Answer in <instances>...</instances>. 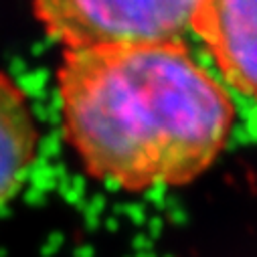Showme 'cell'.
Returning <instances> with one entry per match:
<instances>
[{"instance_id":"1","label":"cell","mask_w":257,"mask_h":257,"mask_svg":"<svg viewBox=\"0 0 257 257\" xmlns=\"http://www.w3.org/2000/svg\"><path fill=\"white\" fill-rule=\"evenodd\" d=\"M57 97L83 170L127 192L199 178L235 123L231 95L180 41L65 49Z\"/></svg>"},{"instance_id":"2","label":"cell","mask_w":257,"mask_h":257,"mask_svg":"<svg viewBox=\"0 0 257 257\" xmlns=\"http://www.w3.org/2000/svg\"><path fill=\"white\" fill-rule=\"evenodd\" d=\"M203 0H33L43 31L65 49L182 41Z\"/></svg>"},{"instance_id":"3","label":"cell","mask_w":257,"mask_h":257,"mask_svg":"<svg viewBox=\"0 0 257 257\" xmlns=\"http://www.w3.org/2000/svg\"><path fill=\"white\" fill-rule=\"evenodd\" d=\"M192 31L223 79L257 99V0H203Z\"/></svg>"},{"instance_id":"4","label":"cell","mask_w":257,"mask_h":257,"mask_svg":"<svg viewBox=\"0 0 257 257\" xmlns=\"http://www.w3.org/2000/svg\"><path fill=\"white\" fill-rule=\"evenodd\" d=\"M39 152V123L25 89L0 71V207L29 176Z\"/></svg>"}]
</instances>
